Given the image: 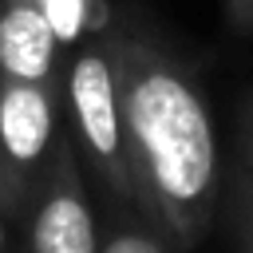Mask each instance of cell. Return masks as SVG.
<instances>
[{"label":"cell","mask_w":253,"mask_h":253,"mask_svg":"<svg viewBox=\"0 0 253 253\" xmlns=\"http://www.w3.org/2000/svg\"><path fill=\"white\" fill-rule=\"evenodd\" d=\"M233 150H237V166L253 178V91L241 95L237 115H233Z\"/></svg>","instance_id":"cell-9"},{"label":"cell","mask_w":253,"mask_h":253,"mask_svg":"<svg viewBox=\"0 0 253 253\" xmlns=\"http://www.w3.org/2000/svg\"><path fill=\"white\" fill-rule=\"evenodd\" d=\"M67 51L36 0H0V79L63 87Z\"/></svg>","instance_id":"cell-5"},{"label":"cell","mask_w":253,"mask_h":253,"mask_svg":"<svg viewBox=\"0 0 253 253\" xmlns=\"http://www.w3.org/2000/svg\"><path fill=\"white\" fill-rule=\"evenodd\" d=\"M166 233L138 210H119V221L107 229L99 253H170Z\"/></svg>","instance_id":"cell-8"},{"label":"cell","mask_w":253,"mask_h":253,"mask_svg":"<svg viewBox=\"0 0 253 253\" xmlns=\"http://www.w3.org/2000/svg\"><path fill=\"white\" fill-rule=\"evenodd\" d=\"M221 20L233 36H253V0H221Z\"/></svg>","instance_id":"cell-11"},{"label":"cell","mask_w":253,"mask_h":253,"mask_svg":"<svg viewBox=\"0 0 253 253\" xmlns=\"http://www.w3.org/2000/svg\"><path fill=\"white\" fill-rule=\"evenodd\" d=\"M59 115H63V87L0 79V142L28 202L67 134L59 130Z\"/></svg>","instance_id":"cell-4"},{"label":"cell","mask_w":253,"mask_h":253,"mask_svg":"<svg viewBox=\"0 0 253 253\" xmlns=\"http://www.w3.org/2000/svg\"><path fill=\"white\" fill-rule=\"evenodd\" d=\"M99 221L87 198L75 138L67 130L28 202V253H99Z\"/></svg>","instance_id":"cell-3"},{"label":"cell","mask_w":253,"mask_h":253,"mask_svg":"<svg viewBox=\"0 0 253 253\" xmlns=\"http://www.w3.org/2000/svg\"><path fill=\"white\" fill-rule=\"evenodd\" d=\"M134 202L174 249L190 253L221 213L213 111L182 55L134 12L111 20Z\"/></svg>","instance_id":"cell-1"},{"label":"cell","mask_w":253,"mask_h":253,"mask_svg":"<svg viewBox=\"0 0 253 253\" xmlns=\"http://www.w3.org/2000/svg\"><path fill=\"white\" fill-rule=\"evenodd\" d=\"M36 4L43 8L47 24L55 28L63 51H71V47H79L83 40L107 32L111 20H115V8H111L107 0H36Z\"/></svg>","instance_id":"cell-6"},{"label":"cell","mask_w":253,"mask_h":253,"mask_svg":"<svg viewBox=\"0 0 253 253\" xmlns=\"http://www.w3.org/2000/svg\"><path fill=\"white\" fill-rule=\"evenodd\" d=\"M8 210H4V202H0V253H12V229H8Z\"/></svg>","instance_id":"cell-12"},{"label":"cell","mask_w":253,"mask_h":253,"mask_svg":"<svg viewBox=\"0 0 253 253\" xmlns=\"http://www.w3.org/2000/svg\"><path fill=\"white\" fill-rule=\"evenodd\" d=\"M63 115H67V130L75 138L79 158L91 166V174L99 178V186L107 190L115 210H138L111 28L67 51V63H63Z\"/></svg>","instance_id":"cell-2"},{"label":"cell","mask_w":253,"mask_h":253,"mask_svg":"<svg viewBox=\"0 0 253 253\" xmlns=\"http://www.w3.org/2000/svg\"><path fill=\"white\" fill-rule=\"evenodd\" d=\"M221 217H225L233 253H253V178L237 162L221 190Z\"/></svg>","instance_id":"cell-7"},{"label":"cell","mask_w":253,"mask_h":253,"mask_svg":"<svg viewBox=\"0 0 253 253\" xmlns=\"http://www.w3.org/2000/svg\"><path fill=\"white\" fill-rule=\"evenodd\" d=\"M0 202H4V210H8V213H20V210H28V194H24L20 178H16V174H12V166H8L4 142H0Z\"/></svg>","instance_id":"cell-10"}]
</instances>
